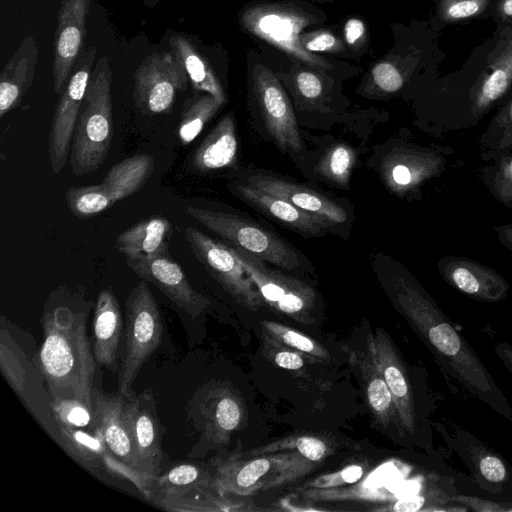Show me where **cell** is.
<instances>
[{"mask_svg":"<svg viewBox=\"0 0 512 512\" xmlns=\"http://www.w3.org/2000/svg\"><path fill=\"white\" fill-rule=\"evenodd\" d=\"M512 89V29L496 27L460 69L426 85L423 100L431 134L475 127Z\"/></svg>","mask_w":512,"mask_h":512,"instance_id":"cell-1","label":"cell"},{"mask_svg":"<svg viewBox=\"0 0 512 512\" xmlns=\"http://www.w3.org/2000/svg\"><path fill=\"white\" fill-rule=\"evenodd\" d=\"M389 291L404 316L446 375L499 416L512 422V405L482 359L433 297L405 269L394 273Z\"/></svg>","mask_w":512,"mask_h":512,"instance_id":"cell-2","label":"cell"},{"mask_svg":"<svg viewBox=\"0 0 512 512\" xmlns=\"http://www.w3.org/2000/svg\"><path fill=\"white\" fill-rule=\"evenodd\" d=\"M91 302L66 288L47 299L42 318L43 342L35 361L51 401L70 399L90 408L97 366L87 335Z\"/></svg>","mask_w":512,"mask_h":512,"instance_id":"cell-3","label":"cell"},{"mask_svg":"<svg viewBox=\"0 0 512 512\" xmlns=\"http://www.w3.org/2000/svg\"><path fill=\"white\" fill-rule=\"evenodd\" d=\"M112 72L107 57H101L91 73L70 149V165L80 177L99 169L113 139Z\"/></svg>","mask_w":512,"mask_h":512,"instance_id":"cell-4","label":"cell"},{"mask_svg":"<svg viewBox=\"0 0 512 512\" xmlns=\"http://www.w3.org/2000/svg\"><path fill=\"white\" fill-rule=\"evenodd\" d=\"M126 350L118 371V393L134 396L132 385L142 366L160 346L163 322L157 302L146 281H140L126 302Z\"/></svg>","mask_w":512,"mask_h":512,"instance_id":"cell-5","label":"cell"},{"mask_svg":"<svg viewBox=\"0 0 512 512\" xmlns=\"http://www.w3.org/2000/svg\"><path fill=\"white\" fill-rule=\"evenodd\" d=\"M154 168L155 160L150 154L128 157L111 167L100 184L69 187L65 193L67 207L80 219L96 216L138 192Z\"/></svg>","mask_w":512,"mask_h":512,"instance_id":"cell-6","label":"cell"},{"mask_svg":"<svg viewBox=\"0 0 512 512\" xmlns=\"http://www.w3.org/2000/svg\"><path fill=\"white\" fill-rule=\"evenodd\" d=\"M435 427L480 490L492 499L512 501V465L504 456L451 420L442 419Z\"/></svg>","mask_w":512,"mask_h":512,"instance_id":"cell-7","label":"cell"},{"mask_svg":"<svg viewBox=\"0 0 512 512\" xmlns=\"http://www.w3.org/2000/svg\"><path fill=\"white\" fill-rule=\"evenodd\" d=\"M187 213L232 246L278 267L292 270L300 266L299 255L269 230L238 215L188 206Z\"/></svg>","mask_w":512,"mask_h":512,"instance_id":"cell-8","label":"cell"},{"mask_svg":"<svg viewBox=\"0 0 512 512\" xmlns=\"http://www.w3.org/2000/svg\"><path fill=\"white\" fill-rule=\"evenodd\" d=\"M0 366L4 378L25 408L59 445V429L52 411L50 394L43 383L44 378L35 362L31 361L3 327L0 337Z\"/></svg>","mask_w":512,"mask_h":512,"instance_id":"cell-9","label":"cell"},{"mask_svg":"<svg viewBox=\"0 0 512 512\" xmlns=\"http://www.w3.org/2000/svg\"><path fill=\"white\" fill-rule=\"evenodd\" d=\"M366 351L379 368L392 394L396 424L402 432L415 435L426 410L419 406L414 381L408 368L390 338L381 329L368 334Z\"/></svg>","mask_w":512,"mask_h":512,"instance_id":"cell-10","label":"cell"},{"mask_svg":"<svg viewBox=\"0 0 512 512\" xmlns=\"http://www.w3.org/2000/svg\"><path fill=\"white\" fill-rule=\"evenodd\" d=\"M96 54L95 47L81 51L72 69L74 73L55 106L48 136V160L55 174L61 172L70 155L74 130Z\"/></svg>","mask_w":512,"mask_h":512,"instance_id":"cell-11","label":"cell"},{"mask_svg":"<svg viewBox=\"0 0 512 512\" xmlns=\"http://www.w3.org/2000/svg\"><path fill=\"white\" fill-rule=\"evenodd\" d=\"M455 150L450 146L417 145L399 146L392 149L381 163V177L394 194L417 196L421 186L439 177L445 170Z\"/></svg>","mask_w":512,"mask_h":512,"instance_id":"cell-12","label":"cell"},{"mask_svg":"<svg viewBox=\"0 0 512 512\" xmlns=\"http://www.w3.org/2000/svg\"><path fill=\"white\" fill-rule=\"evenodd\" d=\"M242 25L254 36L274 45L309 66L328 69L327 61L306 51L300 33L309 25V17L301 11L280 4H261L247 9Z\"/></svg>","mask_w":512,"mask_h":512,"instance_id":"cell-13","label":"cell"},{"mask_svg":"<svg viewBox=\"0 0 512 512\" xmlns=\"http://www.w3.org/2000/svg\"><path fill=\"white\" fill-rule=\"evenodd\" d=\"M188 74L172 51L152 53L134 75L135 106L145 115L167 114L178 92L185 91Z\"/></svg>","mask_w":512,"mask_h":512,"instance_id":"cell-14","label":"cell"},{"mask_svg":"<svg viewBox=\"0 0 512 512\" xmlns=\"http://www.w3.org/2000/svg\"><path fill=\"white\" fill-rule=\"evenodd\" d=\"M244 270L257 288L262 302L296 321L308 323L316 300L315 291L306 283L268 268L259 258L230 245Z\"/></svg>","mask_w":512,"mask_h":512,"instance_id":"cell-15","label":"cell"},{"mask_svg":"<svg viewBox=\"0 0 512 512\" xmlns=\"http://www.w3.org/2000/svg\"><path fill=\"white\" fill-rule=\"evenodd\" d=\"M184 237L198 261L238 303L250 310L262 306L257 288L230 245L193 227L184 229Z\"/></svg>","mask_w":512,"mask_h":512,"instance_id":"cell-16","label":"cell"},{"mask_svg":"<svg viewBox=\"0 0 512 512\" xmlns=\"http://www.w3.org/2000/svg\"><path fill=\"white\" fill-rule=\"evenodd\" d=\"M124 410L138 468L144 476L154 479L163 471L164 428L157 414L152 389L147 388L137 395L127 397Z\"/></svg>","mask_w":512,"mask_h":512,"instance_id":"cell-17","label":"cell"},{"mask_svg":"<svg viewBox=\"0 0 512 512\" xmlns=\"http://www.w3.org/2000/svg\"><path fill=\"white\" fill-rule=\"evenodd\" d=\"M254 94L265 128L282 152L302 149L293 107L277 78L264 66L253 73Z\"/></svg>","mask_w":512,"mask_h":512,"instance_id":"cell-18","label":"cell"},{"mask_svg":"<svg viewBox=\"0 0 512 512\" xmlns=\"http://www.w3.org/2000/svg\"><path fill=\"white\" fill-rule=\"evenodd\" d=\"M441 278L463 295L483 303H497L509 293L510 284L495 269L474 259L448 255L437 262Z\"/></svg>","mask_w":512,"mask_h":512,"instance_id":"cell-19","label":"cell"},{"mask_svg":"<svg viewBox=\"0 0 512 512\" xmlns=\"http://www.w3.org/2000/svg\"><path fill=\"white\" fill-rule=\"evenodd\" d=\"M90 0H62L53 47V89L61 94L81 53Z\"/></svg>","mask_w":512,"mask_h":512,"instance_id":"cell-20","label":"cell"},{"mask_svg":"<svg viewBox=\"0 0 512 512\" xmlns=\"http://www.w3.org/2000/svg\"><path fill=\"white\" fill-rule=\"evenodd\" d=\"M127 265L143 280L161 290L178 308L196 317L209 301L193 289L182 267L169 253L144 260H126Z\"/></svg>","mask_w":512,"mask_h":512,"instance_id":"cell-21","label":"cell"},{"mask_svg":"<svg viewBox=\"0 0 512 512\" xmlns=\"http://www.w3.org/2000/svg\"><path fill=\"white\" fill-rule=\"evenodd\" d=\"M126 399V396L119 393L111 395L95 387L92 390L96 425L100 428L108 448L121 463L143 475L138 468L130 428L125 416Z\"/></svg>","mask_w":512,"mask_h":512,"instance_id":"cell-22","label":"cell"},{"mask_svg":"<svg viewBox=\"0 0 512 512\" xmlns=\"http://www.w3.org/2000/svg\"><path fill=\"white\" fill-rule=\"evenodd\" d=\"M247 183L316 215L330 225L347 220L346 210L341 205L310 188L263 173L251 175Z\"/></svg>","mask_w":512,"mask_h":512,"instance_id":"cell-23","label":"cell"},{"mask_svg":"<svg viewBox=\"0 0 512 512\" xmlns=\"http://www.w3.org/2000/svg\"><path fill=\"white\" fill-rule=\"evenodd\" d=\"M232 192L261 213L284 225L288 229L307 235H317L330 224L316 215L301 210L288 201L267 193L246 182L234 184Z\"/></svg>","mask_w":512,"mask_h":512,"instance_id":"cell-24","label":"cell"},{"mask_svg":"<svg viewBox=\"0 0 512 512\" xmlns=\"http://www.w3.org/2000/svg\"><path fill=\"white\" fill-rule=\"evenodd\" d=\"M187 411L194 422L199 421L201 440L206 442H224L241 420L239 402L223 389L210 391L199 401L193 399Z\"/></svg>","mask_w":512,"mask_h":512,"instance_id":"cell-25","label":"cell"},{"mask_svg":"<svg viewBox=\"0 0 512 512\" xmlns=\"http://www.w3.org/2000/svg\"><path fill=\"white\" fill-rule=\"evenodd\" d=\"M123 330L119 302L109 288L102 289L96 300L93 319L92 349L97 363L117 371V349Z\"/></svg>","mask_w":512,"mask_h":512,"instance_id":"cell-26","label":"cell"},{"mask_svg":"<svg viewBox=\"0 0 512 512\" xmlns=\"http://www.w3.org/2000/svg\"><path fill=\"white\" fill-rule=\"evenodd\" d=\"M39 50L35 39L26 36L0 75V117L15 109L33 83Z\"/></svg>","mask_w":512,"mask_h":512,"instance_id":"cell-27","label":"cell"},{"mask_svg":"<svg viewBox=\"0 0 512 512\" xmlns=\"http://www.w3.org/2000/svg\"><path fill=\"white\" fill-rule=\"evenodd\" d=\"M173 227L169 219L156 215L144 218L120 233L115 247L126 260H144L167 253Z\"/></svg>","mask_w":512,"mask_h":512,"instance_id":"cell-28","label":"cell"},{"mask_svg":"<svg viewBox=\"0 0 512 512\" xmlns=\"http://www.w3.org/2000/svg\"><path fill=\"white\" fill-rule=\"evenodd\" d=\"M237 151L235 120L232 114H227L198 146L192 157V165L200 172L223 169L235 161Z\"/></svg>","mask_w":512,"mask_h":512,"instance_id":"cell-29","label":"cell"},{"mask_svg":"<svg viewBox=\"0 0 512 512\" xmlns=\"http://www.w3.org/2000/svg\"><path fill=\"white\" fill-rule=\"evenodd\" d=\"M169 45L171 51L184 66L194 90L206 92L224 104L226 102L225 92L208 60L197 50L196 46L183 36L171 37Z\"/></svg>","mask_w":512,"mask_h":512,"instance_id":"cell-30","label":"cell"},{"mask_svg":"<svg viewBox=\"0 0 512 512\" xmlns=\"http://www.w3.org/2000/svg\"><path fill=\"white\" fill-rule=\"evenodd\" d=\"M282 457H259L247 462H219L213 486L220 493L247 494Z\"/></svg>","mask_w":512,"mask_h":512,"instance_id":"cell-31","label":"cell"},{"mask_svg":"<svg viewBox=\"0 0 512 512\" xmlns=\"http://www.w3.org/2000/svg\"><path fill=\"white\" fill-rule=\"evenodd\" d=\"M350 362L359 367L364 381L367 401L375 419L387 426L396 421L392 394L370 354L352 353Z\"/></svg>","mask_w":512,"mask_h":512,"instance_id":"cell-32","label":"cell"},{"mask_svg":"<svg viewBox=\"0 0 512 512\" xmlns=\"http://www.w3.org/2000/svg\"><path fill=\"white\" fill-rule=\"evenodd\" d=\"M213 479L198 466L182 463L162 471L154 478L151 501L156 503L166 496H179L196 489H202Z\"/></svg>","mask_w":512,"mask_h":512,"instance_id":"cell-33","label":"cell"},{"mask_svg":"<svg viewBox=\"0 0 512 512\" xmlns=\"http://www.w3.org/2000/svg\"><path fill=\"white\" fill-rule=\"evenodd\" d=\"M478 142L480 159L485 162L495 155L512 151V89L497 106L496 113Z\"/></svg>","mask_w":512,"mask_h":512,"instance_id":"cell-34","label":"cell"},{"mask_svg":"<svg viewBox=\"0 0 512 512\" xmlns=\"http://www.w3.org/2000/svg\"><path fill=\"white\" fill-rule=\"evenodd\" d=\"M435 11L430 26L440 33L443 29L472 20L488 19L496 0H434Z\"/></svg>","mask_w":512,"mask_h":512,"instance_id":"cell-35","label":"cell"},{"mask_svg":"<svg viewBox=\"0 0 512 512\" xmlns=\"http://www.w3.org/2000/svg\"><path fill=\"white\" fill-rule=\"evenodd\" d=\"M223 104L209 94L195 95L183 107L178 127L182 145H188L202 132L206 123Z\"/></svg>","mask_w":512,"mask_h":512,"instance_id":"cell-36","label":"cell"},{"mask_svg":"<svg viewBox=\"0 0 512 512\" xmlns=\"http://www.w3.org/2000/svg\"><path fill=\"white\" fill-rule=\"evenodd\" d=\"M480 167V175L490 194L512 209V151L495 155Z\"/></svg>","mask_w":512,"mask_h":512,"instance_id":"cell-37","label":"cell"},{"mask_svg":"<svg viewBox=\"0 0 512 512\" xmlns=\"http://www.w3.org/2000/svg\"><path fill=\"white\" fill-rule=\"evenodd\" d=\"M456 492L433 487L430 491L427 490L422 494L402 497L391 506L376 510L394 512L469 511L466 507L451 499L452 495Z\"/></svg>","mask_w":512,"mask_h":512,"instance_id":"cell-38","label":"cell"},{"mask_svg":"<svg viewBox=\"0 0 512 512\" xmlns=\"http://www.w3.org/2000/svg\"><path fill=\"white\" fill-rule=\"evenodd\" d=\"M263 335L295 351L315 359L328 360V351L312 338L295 329L273 321H262Z\"/></svg>","mask_w":512,"mask_h":512,"instance_id":"cell-39","label":"cell"},{"mask_svg":"<svg viewBox=\"0 0 512 512\" xmlns=\"http://www.w3.org/2000/svg\"><path fill=\"white\" fill-rule=\"evenodd\" d=\"M354 161V150L346 144H337L323 156L317 170L326 179L346 187Z\"/></svg>","mask_w":512,"mask_h":512,"instance_id":"cell-40","label":"cell"},{"mask_svg":"<svg viewBox=\"0 0 512 512\" xmlns=\"http://www.w3.org/2000/svg\"><path fill=\"white\" fill-rule=\"evenodd\" d=\"M51 406L57 424L90 430L96 427L93 408L79 401L59 399L51 401Z\"/></svg>","mask_w":512,"mask_h":512,"instance_id":"cell-41","label":"cell"},{"mask_svg":"<svg viewBox=\"0 0 512 512\" xmlns=\"http://www.w3.org/2000/svg\"><path fill=\"white\" fill-rule=\"evenodd\" d=\"M415 76L397 62L391 61L380 62L372 69L374 83L386 93L400 91L407 84L408 79Z\"/></svg>","mask_w":512,"mask_h":512,"instance_id":"cell-42","label":"cell"},{"mask_svg":"<svg viewBox=\"0 0 512 512\" xmlns=\"http://www.w3.org/2000/svg\"><path fill=\"white\" fill-rule=\"evenodd\" d=\"M266 350L272 361L279 367L287 370H300L304 366V359L300 352L263 335Z\"/></svg>","mask_w":512,"mask_h":512,"instance_id":"cell-43","label":"cell"},{"mask_svg":"<svg viewBox=\"0 0 512 512\" xmlns=\"http://www.w3.org/2000/svg\"><path fill=\"white\" fill-rule=\"evenodd\" d=\"M454 502L477 512H512V501H499L492 498L463 495L458 492L452 495Z\"/></svg>","mask_w":512,"mask_h":512,"instance_id":"cell-44","label":"cell"},{"mask_svg":"<svg viewBox=\"0 0 512 512\" xmlns=\"http://www.w3.org/2000/svg\"><path fill=\"white\" fill-rule=\"evenodd\" d=\"M303 48L310 52H336L344 48L343 43L330 31L320 30L300 36Z\"/></svg>","mask_w":512,"mask_h":512,"instance_id":"cell-45","label":"cell"},{"mask_svg":"<svg viewBox=\"0 0 512 512\" xmlns=\"http://www.w3.org/2000/svg\"><path fill=\"white\" fill-rule=\"evenodd\" d=\"M363 468L359 465H351L345 467L340 472L321 476L307 484V488L327 489L343 484L354 483L359 481L363 476Z\"/></svg>","mask_w":512,"mask_h":512,"instance_id":"cell-46","label":"cell"},{"mask_svg":"<svg viewBox=\"0 0 512 512\" xmlns=\"http://www.w3.org/2000/svg\"><path fill=\"white\" fill-rule=\"evenodd\" d=\"M294 444L300 455L310 461L317 462L327 453L326 444L316 437L300 436L295 440Z\"/></svg>","mask_w":512,"mask_h":512,"instance_id":"cell-47","label":"cell"},{"mask_svg":"<svg viewBox=\"0 0 512 512\" xmlns=\"http://www.w3.org/2000/svg\"><path fill=\"white\" fill-rule=\"evenodd\" d=\"M298 91L307 99H315L322 92V83L319 77L310 71H300L296 76Z\"/></svg>","mask_w":512,"mask_h":512,"instance_id":"cell-48","label":"cell"},{"mask_svg":"<svg viewBox=\"0 0 512 512\" xmlns=\"http://www.w3.org/2000/svg\"><path fill=\"white\" fill-rule=\"evenodd\" d=\"M490 19L498 28L509 27L512 29V0H496Z\"/></svg>","mask_w":512,"mask_h":512,"instance_id":"cell-49","label":"cell"},{"mask_svg":"<svg viewBox=\"0 0 512 512\" xmlns=\"http://www.w3.org/2000/svg\"><path fill=\"white\" fill-rule=\"evenodd\" d=\"M365 34V25L362 20L358 18L349 19L344 27V35L346 42L354 46L356 45Z\"/></svg>","mask_w":512,"mask_h":512,"instance_id":"cell-50","label":"cell"},{"mask_svg":"<svg viewBox=\"0 0 512 512\" xmlns=\"http://www.w3.org/2000/svg\"><path fill=\"white\" fill-rule=\"evenodd\" d=\"M494 352L512 376V343L507 341L498 342L494 346Z\"/></svg>","mask_w":512,"mask_h":512,"instance_id":"cell-51","label":"cell"},{"mask_svg":"<svg viewBox=\"0 0 512 512\" xmlns=\"http://www.w3.org/2000/svg\"><path fill=\"white\" fill-rule=\"evenodd\" d=\"M493 231L502 246L512 253V223L494 225Z\"/></svg>","mask_w":512,"mask_h":512,"instance_id":"cell-52","label":"cell"}]
</instances>
